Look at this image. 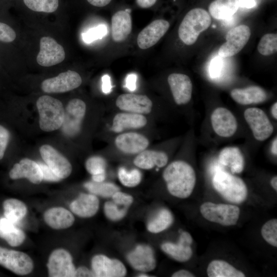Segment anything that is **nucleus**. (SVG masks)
<instances>
[{
	"mask_svg": "<svg viewBox=\"0 0 277 277\" xmlns=\"http://www.w3.org/2000/svg\"><path fill=\"white\" fill-rule=\"evenodd\" d=\"M219 163L230 169L232 174L241 173L244 168V159L240 149L236 147L223 148L219 155Z\"/></svg>",
	"mask_w": 277,
	"mask_h": 277,
	"instance_id": "29",
	"label": "nucleus"
},
{
	"mask_svg": "<svg viewBox=\"0 0 277 277\" xmlns=\"http://www.w3.org/2000/svg\"><path fill=\"white\" fill-rule=\"evenodd\" d=\"M127 258L134 269L143 272L151 271L156 266L153 250L147 245H137L128 254Z\"/></svg>",
	"mask_w": 277,
	"mask_h": 277,
	"instance_id": "20",
	"label": "nucleus"
},
{
	"mask_svg": "<svg viewBox=\"0 0 277 277\" xmlns=\"http://www.w3.org/2000/svg\"><path fill=\"white\" fill-rule=\"evenodd\" d=\"M271 113L272 116L275 120L277 119V102L274 103L271 106Z\"/></svg>",
	"mask_w": 277,
	"mask_h": 277,
	"instance_id": "56",
	"label": "nucleus"
},
{
	"mask_svg": "<svg viewBox=\"0 0 277 277\" xmlns=\"http://www.w3.org/2000/svg\"><path fill=\"white\" fill-rule=\"evenodd\" d=\"M106 167V160L98 156H91L88 159L85 163L87 171L92 175L105 172Z\"/></svg>",
	"mask_w": 277,
	"mask_h": 277,
	"instance_id": "41",
	"label": "nucleus"
},
{
	"mask_svg": "<svg viewBox=\"0 0 277 277\" xmlns=\"http://www.w3.org/2000/svg\"><path fill=\"white\" fill-rule=\"evenodd\" d=\"M261 235L264 240L273 247H277V220L271 219L262 227Z\"/></svg>",
	"mask_w": 277,
	"mask_h": 277,
	"instance_id": "39",
	"label": "nucleus"
},
{
	"mask_svg": "<svg viewBox=\"0 0 277 277\" xmlns=\"http://www.w3.org/2000/svg\"><path fill=\"white\" fill-rule=\"evenodd\" d=\"M45 223L54 229H63L71 227L74 222V217L67 209L56 207L47 210L44 213Z\"/></svg>",
	"mask_w": 277,
	"mask_h": 277,
	"instance_id": "27",
	"label": "nucleus"
},
{
	"mask_svg": "<svg viewBox=\"0 0 277 277\" xmlns=\"http://www.w3.org/2000/svg\"><path fill=\"white\" fill-rule=\"evenodd\" d=\"M136 76L134 74L129 75L126 79L127 87L133 91L135 88Z\"/></svg>",
	"mask_w": 277,
	"mask_h": 277,
	"instance_id": "51",
	"label": "nucleus"
},
{
	"mask_svg": "<svg viewBox=\"0 0 277 277\" xmlns=\"http://www.w3.org/2000/svg\"><path fill=\"white\" fill-rule=\"evenodd\" d=\"M3 206L5 217L15 225L18 224L27 212V207L25 203L16 199L5 200Z\"/></svg>",
	"mask_w": 277,
	"mask_h": 277,
	"instance_id": "33",
	"label": "nucleus"
},
{
	"mask_svg": "<svg viewBox=\"0 0 277 277\" xmlns=\"http://www.w3.org/2000/svg\"><path fill=\"white\" fill-rule=\"evenodd\" d=\"M163 178L169 193L180 199H186L190 196L196 180L193 168L182 160L170 163L163 172Z\"/></svg>",
	"mask_w": 277,
	"mask_h": 277,
	"instance_id": "1",
	"label": "nucleus"
},
{
	"mask_svg": "<svg viewBox=\"0 0 277 277\" xmlns=\"http://www.w3.org/2000/svg\"><path fill=\"white\" fill-rule=\"evenodd\" d=\"M114 202H106L104 206L106 216L112 221H118L124 218L127 214V208H120Z\"/></svg>",
	"mask_w": 277,
	"mask_h": 277,
	"instance_id": "40",
	"label": "nucleus"
},
{
	"mask_svg": "<svg viewBox=\"0 0 277 277\" xmlns=\"http://www.w3.org/2000/svg\"><path fill=\"white\" fill-rule=\"evenodd\" d=\"M259 52L264 56L270 55L277 51V35L275 33H267L261 38L258 45Z\"/></svg>",
	"mask_w": 277,
	"mask_h": 277,
	"instance_id": "38",
	"label": "nucleus"
},
{
	"mask_svg": "<svg viewBox=\"0 0 277 277\" xmlns=\"http://www.w3.org/2000/svg\"><path fill=\"white\" fill-rule=\"evenodd\" d=\"M157 0H136L137 6L143 9H147L153 6Z\"/></svg>",
	"mask_w": 277,
	"mask_h": 277,
	"instance_id": "48",
	"label": "nucleus"
},
{
	"mask_svg": "<svg viewBox=\"0 0 277 277\" xmlns=\"http://www.w3.org/2000/svg\"><path fill=\"white\" fill-rule=\"evenodd\" d=\"M0 265L13 273L20 275L32 272L34 264L26 253L0 246Z\"/></svg>",
	"mask_w": 277,
	"mask_h": 277,
	"instance_id": "7",
	"label": "nucleus"
},
{
	"mask_svg": "<svg viewBox=\"0 0 277 277\" xmlns=\"http://www.w3.org/2000/svg\"><path fill=\"white\" fill-rule=\"evenodd\" d=\"M271 152L275 156L277 155V138L275 137L271 146Z\"/></svg>",
	"mask_w": 277,
	"mask_h": 277,
	"instance_id": "55",
	"label": "nucleus"
},
{
	"mask_svg": "<svg viewBox=\"0 0 277 277\" xmlns=\"http://www.w3.org/2000/svg\"><path fill=\"white\" fill-rule=\"evenodd\" d=\"M193 239L187 231L180 233L177 243L165 242L161 245L162 250L173 259L179 262H185L190 259L193 254L191 245Z\"/></svg>",
	"mask_w": 277,
	"mask_h": 277,
	"instance_id": "19",
	"label": "nucleus"
},
{
	"mask_svg": "<svg viewBox=\"0 0 277 277\" xmlns=\"http://www.w3.org/2000/svg\"><path fill=\"white\" fill-rule=\"evenodd\" d=\"M25 5L36 12L52 13L58 7V0H23Z\"/></svg>",
	"mask_w": 277,
	"mask_h": 277,
	"instance_id": "37",
	"label": "nucleus"
},
{
	"mask_svg": "<svg viewBox=\"0 0 277 277\" xmlns=\"http://www.w3.org/2000/svg\"><path fill=\"white\" fill-rule=\"evenodd\" d=\"M9 177L12 180L26 178L33 184H39L43 181L41 170L37 163L25 158L14 165Z\"/></svg>",
	"mask_w": 277,
	"mask_h": 277,
	"instance_id": "23",
	"label": "nucleus"
},
{
	"mask_svg": "<svg viewBox=\"0 0 277 277\" xmlns=\"http://www.w3.org/2000/svg\"><path fill=\"white\" fill-rule=\"evenodd\" d=\"M65 58L63 47L50 36H43L39 41L37 63L44 67H50L62 62Z\"/></svg>",
	"mask_w": 277,
	"mask_h": 277,
	"instance_id": "13",
	"label": "nucleus"
},
{
	"mask_svg": "<svg viewBox=\"0 0 277 277\" xmlns=\"http://www.w3.org/2000/svg\"><path fill=\"white\" fill-rule=\"evenodd\" d=\"M75 276L76 277H86L95 276V275L92 270H89L85 266H81L76 269Z\"/></svg>",
	"mask_w": 277,
	"mask_h": 277,
	"instance_id": "47",
	"label": "nucleus"
},
{
	"mask_svg": "<svg viewBox=\"0 0 277 277\" xmlns=\"http://www.w3.org/2000/svg\"><path fill=\"white\" fill-rule=\"evenodd\" d=\"M10 140V133L3 126L0 125V160L4 156Z\"/></svg>",
	"mask_w": 277,
	"mask_h": 277,
	"instance_id": "44",
	"label": "nucleus"
},
{
	"mask_svg": "<svg viewBox=\"0 0 277 277\" xmlns=\"http://www.w3.org/2000/svg\"><path fill=\"white\" fill-rule=\"evenodd\" d=\"M200 211L206 220L224 226L236 225L240 214V208L236 205L211 202L203 203Z\"/></svg>",
	"mask_w": 277,
	"mask_h": 277,
	"instance_id": "5",
	"label": "nucleus"
},
{
	"mask_svg": "<svg viewBox=\"0 0 277 277\" xmlns=\"http://www.w3.org/2000/svg\"><path fill=\"white\" fill-rule=\"evenodd\" d=\"M172 96L178 105H186L191 99L192 83L190 77L181 73H172L167 78Z\"/></svg>",
	"mask_w": 277,
	"mask_h": 277,
	"instance_id": "18",
	"label": "nucleus"
},
{
	"mask_svg": "<svg viewBox=\"0 0 277 277\" xmlns=\"http://www.w3.org/2000/svg\"><path fill=\"white\" fill-rule=\"evenodd\" d=\"M40 128L45 132L57 130L63 125L65 110L62 102L52 96L43 95L36 101Z\"/></svg>",
	"mask_w": 277,
	"mask_h": 277,
	"instance_id": "4",
	"label": "nucleus"
},
{
	"mask_svg": "<svg viewBox=\"0 0 277 277\" xmlns=\"http://www.w3.org/2000/svg\"><path fill=\"white\" fill-rule=\"evenodd\" d=\"M38 164L41 170L43 180L49 182H58L62 180L47 165L41 162L38 163Z\"/></svg>",
	"mask_w": 277,
	"mask_h": 277,
	"instance_id": "45",
	"label": "nucleus"
},
{
	"mask_svg": "<svg viewBox=\"0 0 277 277\" xmlns=\"http://www.w3.org/2000/svg\"><path fill=\"white\" fill-rule=\"evenodd\" d=\"M211 19L205 9L196 8L190 10L184 16L178 29L180 40L185 45H193L200 34L210 25Z\"/></svg>",
	"mask_w": 277,
	"mask_h": 277,
	"instance_id": "3",
	"label": "nucleus"
},
{
	"mask_svg": "<svg viewBox=\"0 0 277 277\" xmlns=\"http://www.w3.org/2000/svg\"><path fill=\"white\" fill-rule=\"evenodd\" d=\"M172 277H194L195 275L190 271L185 270H179L174 273L172 275Z\"/></svg>",
	"mask_w": 277,
	"mask_h": 277,
	"instance_id": "52",
	"label": "nucleus"
},
{
	"mask_svg": "<svg viewBox=\"0 0 277 277\" xmlns=\"http://www.w3.org/2000/svg\"><path fill=\"white\" fill-rule=\"evenodd\" d=\"M91 5L97 7H103L108 5L112 0H87Z\"/></svg>",
	"mask_w": 277,
	"mask_h": 277,
	"instance_id": "53",
	"label": "nucleus"
},
{
	"mask_svg": "<svg viewBox=\"0 0 277 277\" xmlns=\"http://www.w3.org/2000/svg\"><path fill=\"white\" fill-rule=\"evenodd\" d=\"M244 116L257 141H264L273 133V126L265 112L261 109L256 107L247 108L244 111Z\"/></svg>",
	"mask_w": 277,
	"mask_h": 277,
	"instance_id": "6",
	"label": "nucleus"
},
{
	"mask_svg": "<svg viewBox=\"0 0 277 277\" xmlns=\"http://www.w3.org/2000/svg\"><path fill=\"white\" fill-rule=\"evenodd\" d=\"M238 0H214L209 6L210 14L216 19L230 18L238 10Z\"/></svg>",
	"mask_w": 277,
	"mask_h": 277,
	"instance_id": "31",
	"label": "nucleus"
},
{
	"mask_svg": "<svg viewBox=\"0 0 277 277\" xmlns=\"http://www.w3.org/2000/svg\"><path fill=\"white\" fill-rule=\"evenodd\" d=\"M168 161V156L165 152L145 149L135 156L133 164L139 168L149 170L155 166L157 168L164 167L167 164Z\"/></svg>",
	"mask_w": 277,
	"mask_h": 277,
	"instance_id": "28",
	"label": "nucleus"
},
{
	"mask_svg": "<svg viewBox=\"0 0 277 277\" xmlns=\"http://www.w3.org/2000/svg\"><path fill=\"white\" fill-rule=\"evenodd\" d=\"M170 27L168 21L156 19L145 27L137 34L136 44L142 50L154 46L164 36Z\"/></svg>",
	"mask_w": 277,
	"mask_h": 277,
	"instance_id": "12",
	"label": "nucleus"
},
{
	"mask_svg": "<svg viewBox=\"0 0 277 277\" xmlns=\"http://www.w3.org/2000/svg\"><path fill=\"white\" fill-rule=\"evenodd\" d=\"M100 201L96 195L81 193L70 205L72 212L81 217L94 216L99 209Z\"/></svg>",
	"mask_w": 277,
	"mask_h": 277,
	"instance_id": "25",
	"label": "nucleus"
},
{
	"mask_svg": "<svg viewBox=\"0 0 277 277\" xmlns=\"http://www.w3.org/2000/svg\"><path fill=\"white\" fill-rule=\"evenodd\" d=\"M210 120L213 131L221 137H231L237 131V120L233 114L226 108H215L211 114Z\"/></svg>",
	"mask_w": 277,
	"mask_h": 277,
	"instance_id": "14",
	"label": "nucleus"
},
{
	"mask_svg": "<svg viewBox=\"0 0 277 277\" xmlns=\"http://www.w3.org/2000/svg\"><path fill=\"white\" fill-rule=\"evenodd\" d=\"M255 0H238L239 7L245 8H252L256 6Z\"/></svg>",
	"mask_w": 277,
	"mask_h": 277,
	"instance_id": "50",
	"label": "nucleus"
},
{
	"mask_svg": "<svg viewBox=\"0 0 277 277\" xmlns=\"http://www.w3.org/2000/svg\"><path fill=\"white\" fill-rule=\"evenodd\" d=\"M129 9L121 10L115 12L111 18L110 35L115 43L125 42L132 29V22Z\"/></svg>",
	"mask_w": 277,
	"mask_h": 277,
	"instance_id": "21",
	"label": "nucleus"
},
{
	"mask_svg": "<svg viewBox=\"0 0 277 277\" xmlns=\"http://www.w3.org/2000/svg\"><path fill=\"white\" fill-rule=\"evenodd\" d=\"M116 107L127 112L147 114L151 112L153 103L147 95L135 93H123L115 101Z\"/></svg>",
	"mask_w": 277,
	"mask_h": 277,
	"instance_id": "17",
	"label": "nucleus"
},
{
	"mask_svg": "<svg viewBox=\"0 0 277 277\" xmlns=\"http://www.w3.org/2000/svg\"><path fill=\"white\" fill-rule=\"evenodd\" d=\"M111 84L110 77L108 75H105L102 77V90L104 93H108L110 91Z\"/></svg>",
	"mask_w": 277,
	"mask_h": 277,
	"instance_id": "49",
	"label": "nucleus"
},
{
	"mask_svg": "<svg viewBox=\"0 0 277 277\" xmlns=\"http://www.w3.org/2000/svg\"><path fill=\"white\" fill-rule=\"evenodd\" d=\"M118 178L121 183L127 187H134L138 185L142 180V173L137 169L127 170L120 167L117 172Z\"/></svg>",
	"mask_w": 277,
	"mask_h": 277,
	"instance_id": "36",
	"label": "nucleus"
},
{
	"mask_svg": "<svg viewBox=\"0 0 277 277\" xmlns=\"http://www.w3.org/2000/svg\"><path fill=\"white\" fill-rule=\"evenodd\" d=\"M86 111L85 103L79 98H73L68 103L64 113L62 130L69 136H73L80 131Z\"/></svg>",
	"mask_w": 277,
	"mask_h": 277,
	"instance_id": "9",
	"label": "nucleus"
},
{
	"mask_svg": "<svg viewBox=\"0 0 277 277\" xmlns=\"http://www.w3.org/2000/svg\"><path fill=\"white\" fill-rule=\"evenodd\" d=\"M221 57L216 56L210 63L209 71L211 77H216L221 73L223 66V61Z\"/></svg>",
	"mask_w": 277,
	"mask_h": 277,
	"instance_id": "46",
	"label": "nucleus"
},
{
	"mask_svg": "<svg viewBox=\"0 0 277 277\" xmlns=\"http://www.w3.org/2000/svg\"><path fill=\"white\" fill-rule=\"evenodd\" d=\"M250 35V29L245 25L231 29L226 34V42L219 49V55L221 57H228L236 54L246 45Z\"/></svg>",
	"mask_w": 277,
	"mask_h": 277,
	"instance_id": "8",
	"label": "nucleus"
},
{
	"mask_svg": "<svg viewBox=\"0 0 277 277\" xmlns=\"http://www.w3.org/2000/svg\"><path fill=\"white\" fill-rule=\"evenodd\" d=\"M50 277L75 276V267L70 253L62 248L56 249L50 254L47 263Z\"/></svg>",
	"mask_w": 277,
	"mask_h": 277,
	"instance_id": "10",
	"label": "nucleus"
},
{
	"mask_svg": "<svg viewBox=\"0 0 277 277\" xmlns=\"http://www.w3.org/2000/svg\"><path fill=\"white\" fill-rule=\"evenodd\" d=\"M91 268L97 277H122L127 274L126 268L121 261L103 254L95 255L92 258Z\"/></svg>",
	"mask_w": 277,
	"mask_h": 277,
	"instance_id": "15",
	"label": "nucleus"
},
{
	"mask_svg": "<svg viewBox=\"0 0 277 277\" xmlns=\"http://www.w3.org/2000/svg\"><path fill=\"white\" fill-rule=\"evenodd\" d=\"M39 152L46 165L61 179L70 175L72 169L70 163L52 146L44 145L39 148Z\"/></svg>",
	"mask_w": 277,
	"mask_h": 277,
	"instance_id": "16",
	"label": "nucleus"
},
{
	"mask_svg": "<svg viewBox=\"0 0 277 277\" xmlns=\"http://www.w3.org/2000/svg\"><path fill=\"white\" fill-rule=\"evenodd\" d=\"M82 83V77L77 72L68 70L43 81L41 88L46 93H63L78 88Z\"/></svg>",
	"mask_w": 277,
	"mask_h": 277,
	"instance_id": "11",
	"label": "nucleus"
},
{
	"mask_svg": "<svg viewBox=\"0 0 277 277\" xmlns=\"http://www.w3.org/2000/svg\"><path fill=\"white\" fill-rule=\"evenodd\" d=\"M213 188L225 200L232 203L241 204L248 195L244 181L239 177L223 170H217L212 179Z\"/></svg>",
	"mask_w": 277,
	"mask_h": 277,
	"instance_id": "2",
	"label": "nucleus"
},
{
	"mask_svg": "<svg viewBox=\"0 0 277 277\" xmlns=\"http://www.w3.org/2000/svg\"><path fill=\"white\" fill-rule=\"evenodd\" d=\"M106 179V173H101L92 175V181L95 182H104Z\"/></svg>",
	"mask_w": 277,
	"mask_h": 277,
	"instance_id": "54",
	"label": "nucleus"
},
{
	"mask_svg": "<svg viewBox=\"0 0 277 277\" xmlns=\"http://www.w3.org/2000/svg\"><path fill=\"white\" fill-rule=\"evenodd\" d=\"M209 277H244L245 274L228 262L222 260L210 262L207 268Z\"/></svg>",
	"mask_w": 277,
	"mask_h": 277,
	"instance_id": "32",
	"label": "nucleus"
},
{
	"mask_svg": "<svg viewBox=\"0 0 277 277\" xmlns=\"http://www.w3.org/2000/svg\"><path fill=\"white\" fill-rule=\"evenodd\" d=\"M114 144L116 148L122 152L128 154H138L145 150L149 146V141L144 135L135 132L123 133L117 135Z\"/></svg>",
	"mask_w": 277,
	"mask_h": 277,
	"instance_id": "22",
	"label": "nucleus"
},
{
	"mask_svg": "<svg viewBox=\"0 0 277 277\" xmlns=\"http://www.w3.org/2000/svg\"><path fill=\"white\" fill-rule=\"evenodd\" d=\"M0 238L12 247L21 245L26 238L25 233L6 217L0 218Z\"/></svg>",
	"mask_w": 277,
	"mask_h": 277,
	"instance_id": "30",
	"label": "nucleus"
},
{
	"mask_svg": "<svg viewBox=\"0 0 277 277\" xmlns=\"http://www.w3.org/2000/svg\"><path fill=\"white\" fill-rule=\"evenodd\" d=\"M16 38V33L14 29L7 23L0 21V42L11 43Z\"/></svg>",
	"mask_w": 277,
	"mask_h": 277,
	"instance_id": "42",
	"label": "nucleus"
},
{
	"mask_svg": "<svg viewBox=\"0 0 277 277\" xmlns=\"http://www.w3.org/2000/svg\"><path fill=\"white\" fill-rule=\"evenodd\" d=\"M270 185L273 189L276 191H277V176H273L270 180Z\"/></svg>",
	"mask_w": 277,
	"mask_h": 277,
	"instance_id": "57",
	"label": "nucleus"
},
{
	"mask_svg": "<svg viewBox=\"0 0 277 277\" xmlns=\"http://www.w3.org/2000/svg\"><path fill=\"white\" fill-rule=\"evenodd\" d=\"M230 96L236 103L242 105L260 104L268 97L266 91L258 86L233 89L230 92Z\"/></svg>",
	"mask_w": 277,
	"mask_h": 277,
	"instance_id": "24",
	"label": "nucleus"
},
{
	"mask_svg": "<svg viewBox=\"0 0 277 277\" xmlns=\"http://www.w3.org/2000/svg\"><path fill=\"white\" fill-rule=\"evenodd\" d=\"M173 222L172 213L167 209H161L147 224V230L152 233H159L168 229Z\"/></svg>",
	"mask_w": 277,
	"mask_h": 277,
	"instance_id": "34",
	"label": "nucleus"
},
{
	"mask_svg": "<svg viewBox=\"0 0 277 277\" xmlns=\"http://www.w3.org/2000/svg\"><path fill=\"white\" fill-rule=\"evenodd\" d=\"M112 201L119 206L125 207L130 206L133 202V197L120 190L115 192L111 196Z\"/></svg>",
	"mask_w": 277,
	"mask_h": 277,
	"instance_id": "43",
	"label": "nucleus"
},
{
	"mask_svg": "<svg viewBox=\"0 0 277 277\" xmlns=\"http://www.w3.org/2000/svg\"><path fill=\"white\" fill-rule=\"evenodd\" d=\"M138 276H141V277H148V276H149V275H148L147 274L145 273V272H144V273H141L140 274H138Z\"/></svg>",
	"mask_w": 277,
	"mask_h": 277,
	"instance_id": "58",
	"label": "nucleus"
},
{
	"mask_svg": "<svg viewBox=\"0 0 277 277\" xmlns=\"http://www.w3.org/2000/svg\"><path fill=\"white\" fill-rule=\"evenodd\" d=\"M84 187L92 194L103 197H110L117 191L119 187L110 182H88L84 184Z\"/></svg>",
	"mask_w": 277,
	"mask_h": 277,
	"instance_id": "35",
	"label": "nucleus"
},
{
	"mask_svg": "<svg viewBox=\"0 0 277 277\" xmlns=\"http://www.w3.org/2000/svg\"><path fill=\"white\" fill-rule=\"evenodd\" d=\"M147 123V120L143 114L127 112L118 113L113 117L111 129L115 133H120L127 129L142 128Z\"/></svg>",
	"mask_w": 277,
	"mask_h": 277,
	"instance_id": "26",
	"label": "nucleus"
}]
</instances>
